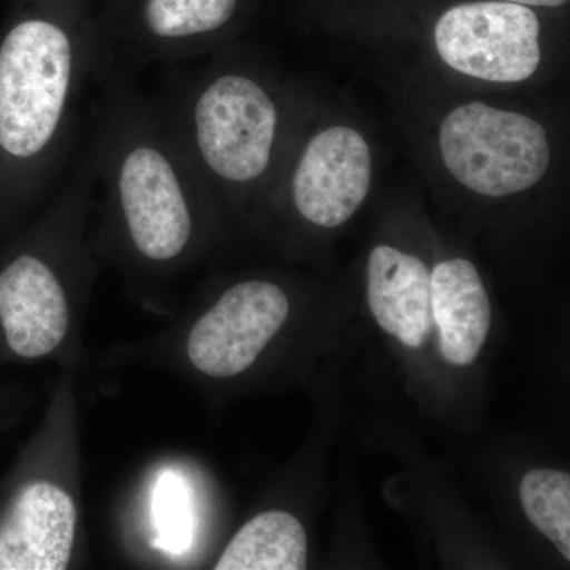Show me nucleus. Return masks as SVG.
Here are the masks:
<instances>
[{"label": "nucleus", "mask_w": 570, "mask_h": 570, "mask_svg": "<svg viewBox=\"0 0 570 570\" xmlns=\"http://www.w3.org/2000/svg\"><path fill=\"white\" fill-rule=\"evenodd\" d=\"M186 498H184L183 487L179 480L167 478L160 480L159 490H157V501L154 502V513L159 523L160 534L165 542H170L171 549H181L183 540L186 539L187 510Z\"/></svg>", "instance_id": "obj_13"}, {"label": "nucleus", "mask_w": 570, "mask_h": 570, "mask_svg": "<svg viewBox=\"0 0 570 570\" xmlns=\"http://www.w3.org/2000/svg\"><path fill=\"white\" fill-rule=\"evenodd\" d=\"M288 313L279 285L261 279L232 285L194 325L187 356L206 376H238L254 365Z\"/></svg>", "instance_id": "obj_5"}, {"label": "nucleus", "mask_w": 570, "mask_h": 570, "mask_svg": "<svg viewBox=\"0 0 570 570\" xmlns=\"http://www.w3.org/2000/svg\"><path fill=\"white\" fill-rule=\"evenodd\" d=\"M439 148L453 178L487 197L531 189L546 176L551 160L543 126L482 102L450 112L439 132Z\"/></svg>", "instance_id": "obj_3"}, {"label": "nucleus", "mask_w": 570, "mask_h": 570, "mask_svg": "<svg viewBox=\"0 0 570 570\" xmlns=\"http://www.w3.org/2000/svg\"><path fill=\"white\" fill-rule=\"evenodd\" d=\"M165 69L163 88L153 100L202 187L262 181L279 135V108L272 92L245 71Z\"/></svg>", "instance_id": "obj_2"}, {"label": "nucleus", "mask_w": 570, "mask_h": 570, "mask_svg": "<svg viewBox=\"0 0 570 570\" xmlns=\"http://www.w3.org/2000/svg\"><path fill=\"white\" fill-rule=\"evenodd\" d=\"M504 2L520 3V6H535V7H561L568 0H504Z\"/></svg>", "instance_id": "obj_14"}, {"label": "nucleus", "mask_w": 570, "mask_h": 570, "mask_svg": "<svg viewBox=\"0 0 570 570\" xmlns=\"http://www.w3.org/2000/svg\"><path fill=\"white\" fill-rule=\"evenodd\" d=\"M520 502L528 520L570 561V475L557 469H534L520 483Z\"/></svg>", "instance_id": "obj_12"}, {"label": "nucleus", "mask_w": 570, "mask_h": 570, "mask_svg": "<svg viewBox=\"0 0 570 570\" xmlns=\"http://www.w3.org/2000/svg\"><path fill=\"white\" fill-rule=\"evenodd\" d=\"M307 562L305 528L281 510L264 512L236 532L217 570H303Z\"/></svg>", "instance_id": "obj_11"}, {"label": "nucleus", "mask_w": 570, "mask_h": 570, "mask_svg": "<svg viewBox=\"0 0 570 570\" xmlns=\"http://www.w3.org/2000/svg\"><path fill=\"white\" fill-rule=\"evenodd\" d=\"M78 513L73 499L50 482H32L0 521V570L67 569Z\"/></svg>", "instance_id": "obj_8"}, {"label": "nucleus", "mask_w": 570, "mask_h": 570, "mask_svg": "<svg viewBox=\"0 0 570 570\" xmlns=\"http://www.w3.org/2000/svg\"><path fill=\"white\" fill-rule=\"evenodd\" d=\"M99 82V29L69 13L24 18L3 37L0 157L24 193L58 189L88 118L86 94Z\"/></svg>", "instance_id": "obj_1"}, {"label": "nucleus", "mask_w": 570, "mask_h": 570, "mask_svg": "<svg viewBox=\"0 0 570 570\" xmlns=\"http://www.w3.org/2000/svg\"><path fill=\"white\" fill-rule=\"evenodd\" d=\"M431 309L445 362L469 366L478 360L491 325V306L478 268L452 258L431 272Z\"/></svg>", "instance_id": "obj_10"}, {"label": "nucleus", "mask_w": 570, "mask_h": 570, "mask_svg": "<svg viewBox=\"0 0 570 570\" xmlns=\"http://www.w3.org/2000/svg\"><path fill=\"white\" fill-rule=\"evenodd\" d=\"M371 176L365 138L351 127H332L307 142L292 175V200L307 223L340 227L365 202Z\"/></svg>", "instance_id": "obj_6"}, {"label": "nucleus", "mask_w": 570, "mask_h": 570, "mask_svg": "<svg viewBox=\"0 0 570 570\" xmlns=\"http://www.w3.org/2000/svg\"><path fill=\"white\" fill-rule=\"evenodd\" d=\"M0 322L11 351L22 358H40L61 346L69 299L47 258L21 254L0 272Z\"/></svg>", "instance_id": "obj_7"}, {"label": "nucleus", "mask_w": 570, "mask_h": 570, "mask_svg": "<svg viewBox=\"0 0 570 570\" xmlns=\"http://www.w3.org/2000/svg\"><path fill=\"white\" fill-rule=\"evenodd\" d=\"M367 303L379 326L411 348L433 328L431 272L415 255L376 246L367 258Z\"/></svg>", "instance_id": "obj_9"}, {"label": "nucleus", "mask_w": 570, "mask_h": 570, "mask_svg": "<svg viewBox=\"0 0 570 570\" xmlns=\"http://www.w3.org/2000/svg\"><path fill=\"white\" fill-rule=\"evenodd\" d=\"M540 24L520 3H461L442 14L434 41L442 61L478 80H528L540 63Z\"/></svg>", "instance_id": "obj_4"}]
</instances>
